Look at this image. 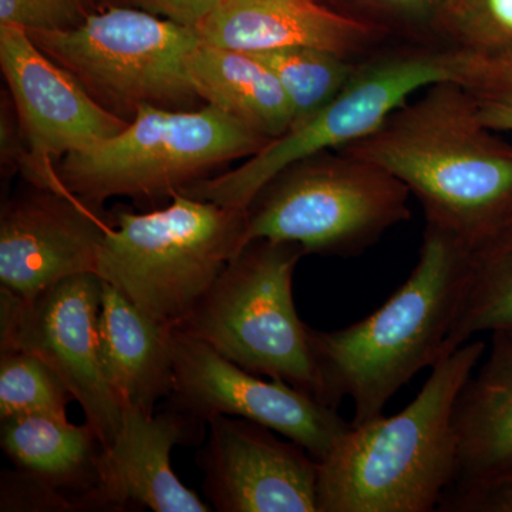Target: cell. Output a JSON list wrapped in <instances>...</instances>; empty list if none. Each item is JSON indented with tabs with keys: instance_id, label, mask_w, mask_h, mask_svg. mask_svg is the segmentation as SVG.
<instances>
[{
	"instance_id": "obj_1",
	"label": "cell",
	"mask_w": 512,
	"mask_h": 512,
	"mask_svg": "<svg viewBox=\"0 0 512 512\" xmlns=\"http://www.w3.org/2000/svg\"><path fill=\"white\" fill-rule=\"evenodd\" d=\"M340 151L402 181L427 225L464 245L512 217V150L491 136L460 84L427 87Z\"/></svg>"
},
{
	"instance_id": "obj_16",
	"label": "cell",
	"mask_w": 512,
	"mask_h": 512,
	"mask_svg": "<svg viewBox=\"0 0 512 512\" xmlns=\"http://www.w3.org/2000/svg\"><path fill=\"white\" fill-rule=\"evenodd\" d=\"M453 427L457 471L439 511H458L474 495L512 476V328L491 333L483 365L458 394Z\"/></svg>"
},
{
	"instance_id": "obj_4",
	"label": "cell",
	"mask_w": 512,
	"mask_h": 512,
	"mask_svg": "<svg viewBox=\"0 0 512 512\" xmlns=\"http://www.w3.org/2000/svg\"><path fill=\"white\" fill-rule=\"evenodd\" d=\"M161 210H119L96 274L151 318L178 328L244 248L247 211L173 192Z\"/></svg>"
},
{
	"instance_id": "obj_17",
	"label": "cell",
	"mask_w": 512,
	"mask_h": 512,
	"mask_svg": "<svg viewBox=\"0 0 512 512\" xmlns=\"http://www.w3.org/2000/svg\"><path fill=\"white\" fill-rule=\"evenodd\" d=\"M205 45L244 53L316 47L357 60L372 49L375 28L315 0H224L195 29Z\"/></svg>"
},
{
	"instance_id": "obj_5",
	"label": "cell",
	"mask_w": 512,
	"mask_h": 512,
	"mask_svg": "<svg viewBox=\"0 0 512 512\" xmlns=\"http://www.w3.org/2000/svg\"><path fill=\"white\" fill-rule=\"evenodd\" d=\"M473 49L416 46L360 62L338 96L311 119L269 141L229 173L204 178L180 192L247 211L262 188L289 165L323 151L342 150L375 133L414 94L433 84H460Z\"/></svg>"
},
{
	"instance_id": "obj_14",
	"label": "cell",
	"mask_w": 512,
	"mask_h": 512,
	"mask_svg": "<svg viewBox=\"0 0 512 512\" xmlns=\"http://www.w3.org/2000/svg\"><path fill=\"white\" fill-rule=\"evenodd\" d=\"M93 207L42 188L9 201L0 218V289L32 299L70 276L96 274L113 224Z\"/></svg>"
},
{
	"instance_id": "obj_28",
	"label": "cell",
	"mask_w": 512,
	"mask_h": 512,
	"mask_svg": "<svg viewBox=\"0 0 512 512\" xmlns=\"http://www.w3.org/2000/svg\"><path fill=\"white\" fill-rule=\"evenodd\" d=\"M451 15L456 20V29L461 45L474 49L493 47V33L484 13L481 12V0H447Z\"/></svg>"
},
{
	"instance_id": "obj_6",
	"label": "cell",
	"mask_w": 512,
	"mask_h": 512,
	"mask_svg": "<svg viewBox=\"0 0 512 512\" xmlns=\"http://www.w3.org/2000/svg\"><path fill=\"white\" fill-rule=\"evenodd\" d=\"M305 255L292 242H249L175 329L255 375L291 384L326 404L311 328L293 302V274Z\"/></svg>"
},
{
	"instance_id": "obj_13",
	"label": "cell",
	"mask_w": 512,
	"mask_h": 512,
	"mask_svg": "<svg viewBox=\"0 0 512 512\" xmlns=\"http://www.w3.org/2000/svg\"><path fill=\"white\" fill-rule=\"evenodd\" d=\"M207 424L197 464L212 510L319 512V461L305 448L239 417H212Z\"/></svg>"
},
{
	"instance_id": "obj_26",
	"label": "cell",
	"mask_w": 512,
	"mask_h": 512,
	"mask_svg": "<svg viewBox=\"0 0 512 512\" xmlns=\"http://www.w3.org/2000/svg\"><path fill=\"white\" fill-rule=\"evenodd\" d=\"M0 511H76L73 501L18 470L3 471Z\"/></svg>"
},
{
	"instance_id": "obj_2",
	"label": "cell",
	"mask_w": 512,
	"mask_h": 512,
	"mask_svg": "<svg viewBox=\"0 0 512 512\" xmlns=\"http://www.w3.org/2000/svg\"><path fill=\"white\" fill-rule=\"evenodd\" d=\"M485 349L468 340L431 367L402 412L350 424L319 461V512L439 510L457 471L454 406Z\"/></svg>"
},
{
	"instance_id": "obj_11",
	"label": "cell",
	"mask_w": 512,
	"mask_h": 512,
	"mask_svg": "<svg viewBox=\"0 0 512 512\" xmlns=\"http://www.w3.org/2000/svg\"><path fill=\"white\" fill-rule=\"evenodd\" d=\"M168 409L207 424L217 416L262 424L323 460L348 431L335 407L281 380H262L208 343L174 332V389Z\"/></svg>"
},
{
	"instance_id": "obj_12",
	"label": "cell",
	"mask_w": 512,
	"mask_h": 512,
	"mask_svg": "<svg viewBox=\"0 0 512 512\" xmlns=\"http://www.w3.org/2000/svg\"><path fill=\"white\" fill-rule=\"evenodd\" d=\"M0 64L29 144L26 177L42 190L69 194L50 161L109 140L128 121L103 109L25 29L0 25Z\"/></svg>"
},
{
	"instance_id": "obj_8",
	"label": "cell",
	"mask_w": 512,
	"mask_h": 512,
	"mask_svg": "<svg viewBox=\"0 0 512 512\" xmlns=\"http://www.w3.org/2000/svg\"><path fill=\"white\" fill-rule=\"evenodd\" d=\"M409 188L379 165L340 150L289 165L247 210L244 247L266 239L301 245L305 254L362 255L409 221Z\"/></svg>"
},
{
	"instance_id": "obj_15",
	"label": "cell",
	"mask_w": 512,
	"mask_h": 512,
	"mask_svg": "<svg viewBox=\"0 0 512 512\" xmlns=\"http://www.w3.org/2000/svg\"><path fill=\"white\" fill-rule=\"evenodd\" d=\"M202 426L168 407L148 414L124 406L119 433L101 448L96 484L80 501V511H214L171 466L173 448L197 443Z\"/></svg>"
},
{
	"instance_id": "obj_20",
	"label": "cell",
	"mask_w": 512,
	"mask_h": 512,
	"mask_svg": "<svg viewBox=\"0 0 512 512\" xmlns=\"http://www.w3.org/2000/svg\"><path fill=\"white\" fill-rule=\"evenodd\" d=\"M194 92L210 106L274 140L292 126V110L278 77L251 53L198 43L187 57Z\"/></svg>"
},
{
	"instance_id": "obj_9",
	"label": "cell",
	"mask_w": 512,
	"mask_h": 512,
	"mask_svg": "<svg viewBox=\"0 0 512 512\" xmlns=\"http://www.w3.org/2000/svg\"><path fill=\"white\" fill-rule=\"evenodd\" d=\"M28 33L123 120H133L141 106L184 110L198 97L187 73V57L200 43L197 32L146 10L110 8L76 28Z\"/></svg>"
},
{
	"instance_id": "obj_21",
	"label": "cell",
	"mask_w": 512,
	"mask_h": 512,
	"mask_svg": "<svg viewBox=\"0 0 512 512\" xmlns=\"http://www.w3.org/2000/svg\"><path fill=\"white\" fill-rule=\"evenodd\" d=\"M512 328V217L467 245L466 278L443 359L484 332Z\"/></svg>"
},
{
	"instance_id": "obj_7",
	"label": "cell",
	"mask_w": 512,
	"mask_h": 512,
	"mask_svg": "<svg viewBox=\"0 0 512 512\" xmlns=\"http://www.w3.org/2000/svg\"><path fill=\"white\" fill-rule=\"evenodd\" d=\"M269 141L210 104L201 110L141 106L116 136L63 157L57 175L64 190L94 207L113 197H171Z\"/></svg>"
},
{
	"instance_id": "obj_31",
	"label": "cell",
	"mask_w": 512,
	"mask_h": 512,
	"mask_svg": "<svg viewBox=\"0 0 512 512\" xmlns=\"http://www.w3.org/2000/svg\"><path fill=\"white\" fill-rule=\"evenodd\" d=\"M484 8L490 26L512 35V0H484Z\"/></svg>"
},
{
	"instance_id": "obj_22",
	"label": "cell",
	"mask_w": 512,
	"mask_h": 512,
	"mask_svg": "<svg viewBox=\"0 0 512 512\" xmlns=\"http://www.w3.org/2000/svg\"><path fill=\"white\" fill-rule=\"evenodd\" d=\"M251 55L261 59L278 77L291 106V128L305 123L328 106L359 64L349 57L316 47H286Z\"/></svg>"
},
{
	"instance_id": "obj_24",
	"label": "cell",
	"mask_w": 512,
	"mask_h": 512,
	"mask_svg": "<svg viewBox=\"0 0 512 512\" xmlns=\"http://www.w3.org/2000/svg\"><path fill=\"white\" fill-rule=\"evenodd\" d=\"M460 86L485 127L512 133V50L474 49Z\"/></svg>"
},
{
	"instance_id": "obj_10",
	"label": "cell",
	"mask_w": 512,
	"mask_h": 512,
	"mask_svg": "<svg viewBox=\"0 0 512 512\" xmlns=\"http://www.w3.org/2000/svg\"><path fill=\"white\" fill-rule=\"evenodd\" d=\"M103 284L89 272L63 279L32 299L0 289V350H25L52 367L104 447L119 433L123 406L101 366Z\"/></svg>"
},
{
	"instance_id": "obj_29",
	"label": "cell",
	"mask_w": 512,
	"mask_h": 512,
	"mask_svg": "<svg viewBox=\"0 0 512 512\" xmlns=\"http://www.w3.org/2000/svg\"><path fill=\"white\" fill-rule=\"evenodd\" d=\"M463 512H512V476L474 495L461 505Z\"/></svg>"
},
{
	"instance_id": "obj_25",
	"label": "cell",
	"mask_w": 512,
	"mask_h": 512,
	"mask_svg": "<svg viewBox=\"0 0 512 512\" xmlns=\"http://www.w3.org/2000/svg\"><path fill=\"white\" fill-rule=\"evenodd\" d=\"M89 15L90 0H0V25L26 32L76 28Z\"/></svg>"
},
{
	"instance_id": "obj_18",
	"label": "cell",
	"mask_w": 512,
	"mask_h": 512,
	"mask_svg": "<svg viewBox=\"0 0 512 512\" xmlns=\"http://www.w3.org/2000/svg\"><path fill=\"white\" fill-rule=\"evenodd\" d=\"M174 332L104 282L99 316L101 366L121 406L148 414L174 389Z\"/></svg>"
},
{
	"instance_id": "obj_27",
	"label": "cell",
	"mask_w": 512,
	"mask_h": 512,
	"mask_svg": "<svg viewBox=\"0 0 512 512\" xmlns=\"http://www.w3.org/2000/svg\"><path fill=\"white\" fill-rule=\"evenodd\" d=\"M137 5L175 25L197 29L224 0H136Z\"/></svg>"
},
{
	"instance_id": "obj_19",
	"label": "cell",
	"mask_w": 512,
	"mask_h": 512,
	"mask_svg": "<svg viewBox=\"0 0 512 512\" xmlns=\"http://www.w3.org/2000/svg\"><path fill=\"white\" fill-rule=\"evenodd\" d=\"M0 444L15 470L66 495L80 511V501L96 484L103 448L87 421L73 424L47 414L8 417L2 420Z\"/></svg>"
},
{
	"instance_id": "obj_30",
	"label": "cell",
	"mask_w": 512,
	"mask_h": 512,
	"mask_svg": "<svg viewBox=\"0 0 512 512\" xmlns=\"http://www.w3.org/2000/svg\"><path fill=\"white\" fill-rule=\"evenodd\" d=\"M367 5L376 6L392 16L412 22H424L433 13V0H365Z\"/></svg>"
},
{
	"instance_id": "obj_3",
	"label": "cell",
	"mask_w": 512,
	"mask_h": 512,
	"mask_svg": "<svg viewBox=\"0 0 512 512\" xmlns=\"http://www.w3.org/2000/svg\"><path fill=\"white\" fill-rule=\"evenodd\" d=\"M466 251L463 242L426 225L412 274L379 309L343 329L311 328L325 403L338 409L349 397L350 424L382 416L404 384L443 359L463 295Z\"/></svg>"
},
{
	"instance_id": "obj_23",
	"label": "cell",
	"mask_w": 512,
	"mask_h": 512,
	"mask_svg": "<svg viewBox=\"0 0 512 512\" xmlns=\"http://www.w3.org/2000/svg\"><path fill=\"white\" fill-rule=\"evenodd\" d=\"M74 397L55 370L20 349L0 350V420L23 414L67 419Z\"/></svg>"
}]
</instances>
